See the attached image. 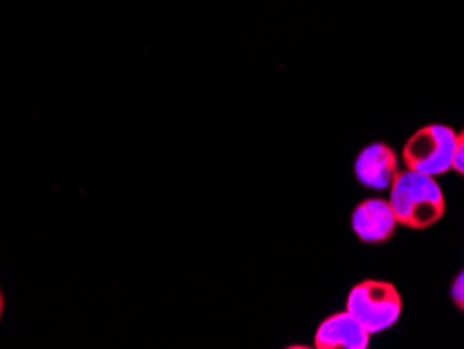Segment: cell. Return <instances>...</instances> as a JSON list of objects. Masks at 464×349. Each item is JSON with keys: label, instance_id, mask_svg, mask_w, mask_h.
<instances>
[{"label": "cell", "instance_id": "1", "mask_svg": "<svg viewBox=\"0 0 464 349\" xmlns=\"http://www.w3.org/2000/svg\"><path fill=\"white\" fill-rule=\"evenodd\" d=\"M389 190L393 214L406 228L427 230L446 214V197L433 176L406 170L398 172Z\"/></svg>", "mask_w": 464, "mask_h": 349}, {"label": "cell", "instance_id": "2", "mask_svg": "<svg viewBox=\"0 0 464 349\" xmlns=\"http://www.w3.org/2000/svg\"><path fill=\"white\" fill-rule=\"evenodd\" d=\"M345 310L371 334L389 331L400 323L404 301L393 283L366 278L353 285L345 299Z\"/></svg>", "mask_w": 464, "mask_h": 349}, {"label": "cell", "instance_id": "3", "mask_svg": "<svg viewBox=\"0 0 464 349\" xmlns=\"http://www.w3.org/2000/svg\"><path fill=\"white\" fill-rule=\"evenodd\" d=\"M456 150V132L446 124H427L408 139L401 150V160L408 170L441 176L452 170Z\"/></svg>", "mask_w": 464, "mask_h": 349}, {"label": "cell", "instance_id": "4", "mask_svg": "<svg viewBox=\"0 0 464 349\" xmlns=\"http://www.w3.org/2000/svg\"><path fill=\"white\" fill-rule=\"evenodd\" d=\"M398 228L392 203L385 199L362 201L352 214V230L362 243L381 245L387 243Z\"/></svg>", "mask_w": 464, "mask_h": 349}, {"label": "cell", "instance_id": "5", "mask_svg": "<svg viewBox=\"0 0 464 349\" xmlns=\"http://www.w3.org/2000/svg\"><path fill=\"white\" fill-rule=\"evenodd\" d=\"M398 153L385 142H372L356 157V178L362 187L387 190L398 176Z\"/></svg>", "mask_w": 464, "mask_h": 349}, {"label": "cell", "instance_id": "6", "mask_svg": "<svg viewBox=\"0 0 464 349\" xmlns=\"http://www.w3.org/2000/svg\"><path fill=\"white\" fill-rule=\"evenodd\" d=\"M316 349H368L371 333L350 312H337L324 318L314 334Z\"/></svg>", "mask_w": 464, "mask_h": 349}, {"label": "cell", "instance_id": "7", "mask_svg": "<svg viewBox=\"0 0 464 349\" xmlns=\"http://www.w3.org/2000/svg\"><path fill=\"white\" fill-rule=\"evenodd\" d=\"M454 172H459L464 176V130L462 132H456V150H454V163H452Z\"/></svg>", "mask_w": 464, "mask_h": 349}, {"label": "cell", "instance_id": "8", "mask_svg": "<svg viewBox=\"0 0 464 349\" xmlns=\"http://www.w3.org/2000/svg\"><path fill=\"white\" fill-rule=\"evenodd\" d=\"M450 296H452V301H454V304L459 305L460 310L464 312V270L460 272L459 276L454 278L452 289H450Z\"/></svg>", "mask_w": 464, "mask_h": 349}, {"label": "cell", "instance_id": "9", "mask_svg": "<svg viewBox=\"0 0 464 349\" xmlns=\"http://www.w3.org/2000/svg\"><path fill=\"white\" fill-rule=\"evenodd\" d=\"M3 312H5V299H3V291H0V320H3Z\"/></svg>", "mask_w": 464, "mask_h": 349}]
</instances>
